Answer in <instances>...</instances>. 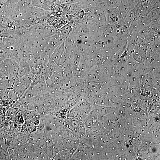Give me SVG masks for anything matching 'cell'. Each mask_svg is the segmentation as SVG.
<instances>
[{"instance_id":"1","label":"cell","mask_w":160,"mask_h":160,"mask_svg":"<svg viewBox=\"0 0 160 160\" xmlns=\"http://www.w3.org/2000/svg\"><path fill=\"white\" fill-rule=\"evenodd\" d=\"M19 63L15 60L11 58L2 59L0 65V71L7 77L17 75Z\"/></svg>"},{"instance_id":"2","label":"cell","mask_w":160,"mask_h":160,"mask_svg":"<svg viewBox=\"0 0 160 160\" xmlns=\"http://www.w3.org/2000/svg\"><path fill=\"white\" fill-rule=\"evenodd\" d=\"M19 63V66L17 74L18 77L25 76L31 72L29 65L26 61L21 60Z\"/></svg>"},{"instance_id":"3","label":"cell","mask_w":160,"mask_h":160,"mask_svg":"<svg viewBox=\"0 0 160 160\" xmlns=\"http://www.w3.org/2000/svg\"><path fill=\"white\" fill-rule=\"evenodd\" d=\"M19 151L21 154H24L26 153L27 151V149L24 146H22L19 148Z\"/></svg>"},{"instance_id":"4","label":"cell","mask_w":160,"mask_h":160,"mask_svg":"<svg viewBox=\"0 0 160 160\" xmlns=\"http://www.w3.org/2000/svg\"><path fill=\"white\" fill-rule=\"evenodd\" d=\"M8 77H6L5 75L0 71V82H4L7 79Z\"/></svg>"}]
</instances>
